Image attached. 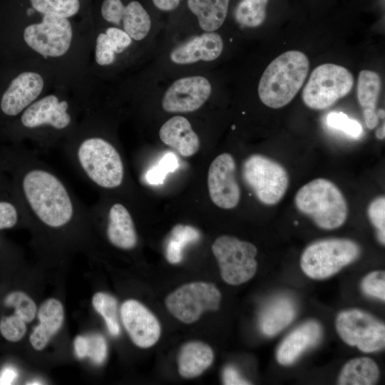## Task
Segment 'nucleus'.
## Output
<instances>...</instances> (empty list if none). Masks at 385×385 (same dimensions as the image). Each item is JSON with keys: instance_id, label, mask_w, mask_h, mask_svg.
I'll return each mask as SVG.
<instances>
[{"instance_id": "f257e3e1", "label": "nucleus", "mask_w": 385, "mask_h": 385, "mask_svg": "<svg viewBox=\"0 0 385 385\" xmlns=\"http://www.w3.org/2000/svg\"><path fill=\"white\" fill-rule=\"evenodd\" d=\"M16 189L31 223L48 231L78 228L90 222V210L36 151H18Z\"/></svg>"}, {"instance_id": "9b49d317", "label": "nucleus", "mask_w": 385, "mask_h": 385, "mask_svg": "<svg viewBox=\"0 0 385 385\" xmlns=\"http://www.w3.org/2000/svg\"><path fill=\"white\" fill-rule=\"evenodd\" d=\"M72 27L67 18L44 14L42 21L28 26L24 32L26 44L42 56L58 57L68 50Z\"/></svg>"}, {"instance_id": "5701e85b", "label": "nucleus", "mask_w": 385, "mask_h": 385, "mask_svg": "<svg viewBox=\"0 0 385 385\" xmlns=\"http://www.w3.org/2000/svg\"><path fill=\"white\" fill-rule=\"evenodd\" d=\"M214 359L212 349L207 344L193 341L181 347L178 357V371L186 379L202 374L212 364Z\"/></svg>"}, {"instance_id": "c85d7f7f", "label": "nucleus", "mask_w": 385, "mask_h": 385, "mask_svg": "<svg viewBox=\"0 0 385 385\" xmlns=\"http://www.w3.org/2000/svg\"><path fill=\"white\" fill-rule=\"evenodd\" d=\"M123 31L135 41L143 39L149 33L151 20L143 6L136 1L130 2L124 6L120 24Z\"/></svg>"}, {"instance_id": "dca6fc26", "label": "nucleus", "mask_w": 385, "mask_h": 385, "mask_svg": "<svg viewBox=\"0 0 385 385\" xmlns=\"http://www.w3.org/2000/svg\"><path fill=\"white\" fill-rule=\"evenodd\" d=\"M43 88L41 76L36 72L26 71L12 80L4 93L0 108L7 116H16L35 101Z\"/></svg>"}, {"instance_id": "7c9ffc66", "label": "nucleus", "mask_w": 385, "mask_h": 385, "mask_svg": "<svg viewBox=\"0 0 385 385\" xmlns=\"http://www.w3.org/2000/svg\"><path fill=\"white\" fill-rule=\"evenodd\" d=\"M96 311L102 316L109 333L118 337L120 327L118 319V303L115 298L105 292L96 293L92 299Z\"/></svg>"}, {"instance_id": "72a5a7b5", "label": "nucleus", "mask_w": 385, "mask_h": 385, "mask_svg": "<svg viewBox=\"0 0 385 385\" xmlns=\"http://www.w3.org/2000/svg\"><path fill=\"white\" fill-rule=\"evenodd\" d=\"M22 218L29 221L20 199L16 201L0 199V230L15 227Z\"/></svg>"}, {"instance_id": "4c0bfd02", "label": "nucleus", "mask_w": 385, "mask_h": 385, "mask_svg": "<svg viewBox=\"0 0 385 385\" xmlns=\"http://www.w3.org/2000/svg\"><path fill=\"white\" fill-rule=\"evenodd\" d=\"M26 332V322L15 314L4 317L0 321V332L9 342H16L21 340Z\"/></svg>"}, {"instance_id": "de8ad7c7", "label": "nucleus", "mask_w": 385, "mask_h": 385, "mask_svg": "<svg viewBox=\"0 0 385 385\" xmlns=\"http://www.w3.org/2000/svg\"><path fill=\"white\" fill-rule=\"evenodd\" d=\"M26 384H41L38 381H33L31 383H27Z\"/></svg>"}, {"instance_id": "e433bc0d", "label": "nucleus", "mask_w": 385, "mask_h": 385, "mask_svg": "<svg viewBox=\"0 0 385 385\" xmlns=\"http://www.w3.org/2000/svg\"><path fill=\"white\" fill-rule=\"evenodd\" d=\"M369 218L377 230L379 241L385 243V197L384 195L374 198L367 209Z\"/></svg>"}, {"instance_id": "1a4fd4ad", "label": "nucleus", "mask_w": 385, "mask_h": 385, "mask_svg": "<svg viewBox=\"0 0 385 385\" xmlns=\"http://www.w3.org/2000/svg\"><path fill=\"white\" fill-rule=\"evenodd\" d=\"M221 294L211 283L195 282L180 286L165 299L169 312L185 324L197 321L205 311L219 309Z\"/></svg>"}, {"instance_id": "ea45409f", "label": "nucleus", "mask_w": 385, "mask_h": 385, "mask_svg": "<svg viewBox=\"0 0 385 385\" xmlns=\"http://www.w3.org/2000/svg\"><path fill=\"white\" fill-rule=\"evenodd\" d=\"M88 342V356L96 364H102L106 359L108 346L105 338L98 334L86 337Z\"/></svg>"}, {"instance_id": "ddd939ff", "label": "nucleus", "mask_w": 385, "mask_h": 385, "mask_svg": "<svg viewBox=\"0 0 385 385\" xmlns=\"http://www.w3.org/2000/svg\"><path fill=\"white\" fill-rule=\"evenodd\" d=\"M236 163L232 155L224 153L211 163L207 174L210 199L222 209L235 207L240 200V189L235 177Z\"/></svg>"}, {"instance_id": "37998d69", "label": "nucleus", "mask_w": 385, "mask_h": 385, "mask_svg": "<svg viewBox=\"0 0 385 385\" xmlns=\"http://www.w3.org/2000/svg\"><path fill=\"white\" fill-rule=\"evenodd\" d=\"M74 349L79 359L88 356V342L86 337L77 336L74 340Z\"/></svg>"}, {"instance_id": "a18cd8bd", "label": "nucleus", "mask_w": 385, "mask_h": 385, "mask_svg": "<svg viewBox=\"0 0 385 385\" xmlns=\"http://www.w3.org/2000/svg\"><path fill=\"white\" fill-rule=\"evenodd\" d=\"M180 0H153L154 5L162 11H172L176 9Z\"/></svg>"}, {"instance_id": "c03bdc74", "label": "nucleus", "mask_w": 385, "mask_h": 385, "mask_svg": "<svg viewBox=\"0 0 385 385\" xmlns=\"http://www.w3.org/2000/svg\"><path fill=\"white\" fill-rule=\"evenodd\" d=\"M17 377L18 372L13 366H6L0 372V384H11Z\"/></svg>"}, {"instance_id": "b1692460", "label": "nucleus", "mask_w": 385, "mask_h": 385, "mask_svg": "<svg viewBox=\"0 0 385 385\" xmlns=\"http://www.w3.org/2000/svg\"><path fill=\"white\" fill-rule=\"evenodd\" d=\"M381 88V81L377 73L369 70L360 71L357 83V98L369 129L374 128L379 123L376 107Z\"/></svg>"}, {"instance_id": "49530a36", "label": "nucleus", "mask_w": 385, "mask_h": 385, "mask_svg": "<svg viewBox=\"0 0 385 385\" xmlns=\"http://www.w3.org/2000/svg\"><path fill=\"white\" fill-rule=\"evenodd\" d=\"M376 137L379 140H383L385 138V125L384 123L376 131Z\"/></svg>"}, {"instance_id": "58836bf2", "label": "nucleus", "mask_w": 385, "mask_h": 385, "mask_svg": "<svg viewBox=\"0 0 385 385\" xmlns=\"http://www.w3.org/2000/svg\"><path fill=\"white\" fill-rule=\"evenodd\" d=\"M363 292L369 295L385 300V274L375 271L367 274L361 282Z\"/></svg>"}, {"instance_id": "0eeeda50", "label": "nucleus", "mask_w": 385, "mask_h": 385, "mask_svg": "<svg viewBox=\"0 0 385 385\" xmlns=\"http://www.w3.org/2000/svg\"><path fill=\"white\" fill-rule=\"evenodd\" d=\"M354 83L352 73L345 67L333 63L322 64L312 72L302 98L308 108L323 110L346 96Z\"/></svg>"}, {"instance_id": "f704fd0d", "label": "nucleus", "mask_w": 385, "mask_h": 385, "mask_svg": "<svg viewBox=\"0 0 385 385\" xmlns=\"http://www.w3.org/2000/svg\"><path fill=\"white\" fill-rule=\"evenodd\" d=\"M326 122L329 127L342 131L351 138L359 139L363 135L361 125L343 112H331L327 115Z\"/></svg>"}, {"instance_id": "7ed1b4c3", "label": "nucleus", "mask_w": 385, "mask_h": 385, "mask_svg": "<svg viewBox=\"0 0 385 385\" xmlns=\"http://www.w3.org/2000/svg\"><path fill=\"white\" fill-rule=\"evenodd\" d=\"M309 62L302 52L292 50L274 58L262 73L258 85L261 101L271 108L287 105L302 88Z\"/></svg>"}, {"instance_id": "f8f14e48", "label": "nucleus", "mask_w": 385, "mask_h": 385, "mask_svg": "<svg viewBox=\"0 0 385 385\" xmlns=\"http://www.w3.org/2000/svg\"><path fill=\"white\" fill-rule=\"evenodd\" d=\"M22 127L34 132V138L39 130L53 132L55 136L66 131L73 123L69 105L65 100L60 101L55 95L46 96L29 106L20 118Z\"/></svg>"}, {"instance_id": "a211bd4d", "label": "nucleus", "mask_w": 385, "mask_h": 385, "mask_svg": "<svg viewBox=\"0 0 385 385\" xmlns=\"http://www.w3.org/2000/svg\"><path fill=\"white\" fill-rule=\"evenodd\" d=\"M106 234L109 242L124 250L135 248L138 235L129 210L121 202H115L106 209Z\"/></svg>"}, {"instance_id": "4be33fe9", "label": "nucleus", "mask_w": 385, "mask_h": 385, "mask_svg": "<svg viewBox=\"0 0 385 385\" xmlns=\"http://www.w3.org/2000/svg\"><path fill=\"white\" fill-rule=\"evenodd\" d=\"M296 314L294 301L287 296L274 298L262 310L259 327L266 336H273L287 327Z\"/></svg>"}, {"instance_id": "39448f33", "label": "nucleus", "mask_w": 385, "mask_h": 385, "mask_svg": "<svg viewBox=\"0 0 385 385\" xmlns=\"http://www.w3.org/2000/svg\"><path fill=\"white\" fill-rule=\"evenodd\" d=\"M360 253L359 245L351 240H322L304 250L300 265L302 271L310 278L325 279L355 261Z\"/></svg>"}, {"instance_id": "c9c22d12", "label": "nucleus", "mask_w": 385, "mask_h": 385, "mask_svg": "<svg viewBox=\"0 0 385 385\" xmlns=\"http://www.w3.org/2000/svg\"><path fill=\"white\" fill-rule=\"evenodd\" d=\"M178 167V161L176 155L171 152H168L155 165L147 171L146 180L152 185L162 184L167 174L174 172Z\"/></svg>"}, {"instance_id": "393cba45", "label": "nucleus", "mask_w": 385, "mask_h": 385, "mask_svg": "<svg viewBox=\"0 0 385 385\" xmlns=\"http://www.w3.org/2000/svg\"><path fill=\"white\" fill-rule=\"evenodd\" d=\"M132 38L123 30L109 27L105 33L98 34L96 39L95 57L100 66L112 64L115 54L123 53L131 43Z\"/></svg>"}, {"instance_id": "473e14b6", "label": "nucleus", "mask_w": 385, "mask_h": 385, "mask_svg": "<svg viewBox=\"0 0 385 385\" xmlns=\"http://www.w3.org/2000/svg\"><path fill=\"white\" fill-rule=\"evenodd\" d=\"M4 304L7 307H14V314L25 322H31L36 314V306L34 300L21 291L9 293L4 299Z\"/></svg>"}, {"instance_id": "79ce46f5", "label": "nucleus", "mask_w": 385, "mask_h": 385, "mask_svg": "<svg viewBox=\"0 0 385 385\" xmlns=\"http://www.w3.org/2000/svg\"><path fill=\"white\" fill-rule=\"evenodd\" d=\"M222 381L227 385H242L250 383L244 379L239 371L232 366H227L222 371Z\"/></svg>"}, {"instance_id": "412c9836", "label": "nucleus", "mask_w": 385, "mask_h": 385, "mask_svg": "<svg viewBox=\"0 0 385 385\" xmlns=\"http://www.w3.org/2000/svg\"><path fill=\"white\" fill-rule=\"evenodd\" d=\"M39 324L36 326L30 336V342L36 350H42L50 339L62 326L64 319V310L60 301L56 299L46 300L38 312Z\"/></svg>"}, {"instance_id": "6ab92c4d", "label": "nucleus", "mask_w": 385, "mask_h": 385, "mask_svg": "<svg viewBox=\"0 0 385 385\" xmlns=\"http://www.w3.org/2000/svg\"><path fill=\"white\" fill-rule=\"evenodd\" d=\"M322 328L315 321L307 322L290 332L277 351V361L282 365L294 363L302 354L320 339Z\"/></svg>"}, {"instance_id": "aec40b11", "label": "nucleus", "mask_w": 385, "mask_h": 385, "mask_svg": "<svg viewBox=\"0 0 385 385\" xmlns=\"http://www.w3.org/2000/svg\"><path fill=\"white\" fill-rule=\"evenodd\" d=\"M160 140L165 145L173 148L184 157L195 154L200 147L197 135L185 117L176 115L168 119L159 130Z\"/></svg>"}, {"instance_id": "cd10ccee", "label": "nucleus", "mask_w": 385, "mask_h": 385, "mask_svg": "<svg viewBox=\"0 0 385 385\" xmlns=\"http://www.w3.org/2000/svg\"><path fill=\"white\" fill-rule=\"evenodd\" d=\"M200 238V232L197 228L183 224L175 225L165 242V255L167 260L171 264L180 262L184 248L188 245L197 242Z\"/></svg>"}, {"instance_id": "4468645a", "label": "nucleus", "mask_w": 385, "mask_h": 385, "mask_svg": "<svg viewBox=\"0 0 385 385\" xmlns=\"http://www.w3.org/2000/svg\"><path fill=\"white\" fill-rule=\"evenodd\" d=\"M211 91V84L204 76L181 78L167 89L162 100V106L170 113L192 112L207 101Z\"/></svg>"}, {"instance_id": "6e6552de", "label": "nucleus", "mask_w": 385, "mask_h": 385, "mask_svg": "<svg viewBox=\"0 0 385 385\" xmlns=\"http://www.w3.org/2000/svg\"><path fill=\"white\" fill-rule=\"evenodd\" d=\"M212 251L218 262L221 277L227 284L238 285L255 275L257 250L253 244L235 237L222 235L213 242Z\"/></svg>"}, {"instance_id": "a19ab883", "label": "nucleus", "mask_w": 385, "mask_h": 385, "mask_svg": "<svg viewBox=\"0 0 385 385\" xmlns=\"http://www.w3.org/2000/svg\"><path fill=\"white\" fill-rule=\"evenodd\" d=\"M124 6L120 0H104L101 14L108 22L119 26Z\"/></svg>"}, {"instance_id": "f3484780", "label": "nucleus", "mask_w": 385, "mask_h": 385, "mask_svg": "<svg viewBox=\"0 0 385 385\" xmlns=\"http://www.w3.org/2000/svg\"><path fill=\"white\" fill-rule=\"evenodd\" d=\"M223 41L215 32H206L190 38L177 46L170 54L177 64H190L200 61H212L222 53Z\"/></svg>"}, {"instance_id": "a878e982", "label": "nucleus", "mask_w": 385, "mask_h": 385, "mask_svg": "<svg viewBox=\"0 0 385 385\" xmlns=\"http://www.w3.org/2000/svg\"><path fill=\"white\" fill-rule=\"evenodd\" d=\"M230 0H188L190 10L197 18L200 27L213 32L224 23Z\"/></svg>"}, {"instance_id": "f03ea898", "label": "nucleus", "mask_w": 385, "mask_h": 385, "mask_svg": "<svg viewBox=\"0 0 385 385\" xmlns=\"http://www.w3.org/2000/svg\"><path fill=\"white\" fill-rule=\"evenodd\" d=\"M66 153L80 175L94 187L104 190L124 183L125 166L120 152L107 139L88 135L71 140Z\"/></svg>"}, {"instance_id": "2eb2a0df", "label": "nucleus", "mask_w": 385, "mask_h": 385, "mask_svg": "<svg viewBox=\"0 0 385 385\" xmlns=\"http://www.w3.org/2000/svg\"><path fill=\"white\" fill-rule=\"evenodd\" d=\"M123 324L133 342L140 348H149L159 339L160 325L155 316L143 304L129 299L120 307Z\"/></svg>"}, {"instance_id": "2f4dec72", "label": "nucleus", "mask_w": 385, "mask_h": 385, "mask_svg": "<svg viewBox=\"0 0 385 385\" xmlns=\"http://www.w3.org/2000/svg\"><path fill=\"white\" fill-rule=\"evenodd\" d=\"M33 8L44 14L64 18L75 15L79 9L78 0H30Z\"/></svg>"}, {"instance_id": "bb28decb", "label": "nucleus", "mask_w": 385, "mask_h": 385, "mask_svg": "<svg viewBox=\"0 0 385 385\" xmlns=\"http://www.w3.org/2000/svg\"><path fill=\"white\" fill-rule=\"evenodd\" d=\"M379 371L376 364L367 357L356 358L343 367L338 379L341 385H371L378 379Z\"/></svg>"}, {"instance_id": "9d476101", "label": "nucleus", "mask_w": 385, "mask_h": 385, "mask_svg": "<svg viewBox=\"0 0 385 385\" xmlns=\"http://www.w3.org/2000/svg\"><path fill=\"white\" fill-rule=\"evenodd\" d=\"M336 329L346 344L364 352L376 351L384 347V323L361 310L349 309L339 313Z\"/></svg>"}, {"instance_id": "20e7f679", "label": "nucleus", "mask_w": 385, "mask_h": 385, "mask_svg": "<svg viewBox=\"0 0 385 385\" xmlns=\"http://www.w3.org/2000/svg\"><path fill=\"white\" fill-rule=\"evenodd\" d=\"M297 210L319 227L334 230L344 225L348 205L339 188L325 178H317L303 185L296 193Z\"/></svg>"}, {"instance_id": "c756f323", "label": "nucleus", "mask_w": 385, "mask_h": 385, "mask_svg": "<svg viewBox=\"0 0 385 385\" xmlns=\"http://www.w3.org/2000/svg\"><path fill=\"white\" fill-rule=\"evenodd\" d=\"M268 0H241L235 10L237 22L244 27L260 26L266 17Z\"/></svg>"}, {"instance_id": "423d86ee", "label": "nucleus", "mask_w": 385, "mask_h": 385, "mask_svg": "<svg viewBox=\"0 0 385 385\" xmlns=\"http://www.w3.org/2000/svg\"><path fill=\"white\" fill-rule=\"evenodd\" d=\"M242 176L257 199L269 206L282 199L289 183L286 169L279 163L261 154H252L244 160Z\"/></svg>"}]
</instances>
